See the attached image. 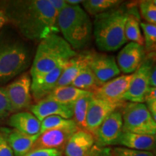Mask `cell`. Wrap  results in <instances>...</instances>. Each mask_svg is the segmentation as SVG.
I'll use <instances>...</instances> for the list:
<instances>
[{"label": "cell", "instance_id": "obj_1", "mask_svg": "<svg viewBox=\"0 0 156 156\" xmlns=\"http://www.w3.org/2000/svg\"><path fill=\"white\" fill-rule=\"evenodd\" d=\"M8 23L23 36L30 41H41L51 34L59 32L57 15L48 0H14L4 2Z\"/></svg>", "mask_w": 156, "mask_h": 156}, {"label": "cell", "instance_id": "obj_2", "mask_svg": "<svg viewBox=\"0 0 156 156\" xmlns=\"http://www.w3.org/2000/svg\"><path fill=\"white\" fill-rule=\"evenodd\" d=\"M129 7L130 3H122L119 7L94 17L93 34L99 50L116 51L128 42L124 30Z\"/></svg>", "mask_w": 156, "mask_h": 156}, {"label": "cell", "instance_id": "obj_3", "mask_svg": "<svg viewBox=\"0 0 156 156\" xmlns=\"http://www.w3.org/2000/svg\"><path fill=\"white\" fill-rule=\"evenodd\" d=\"M77 52L58 34H51L43 39L37 47L33 60L30 75L37 78L66 64Z\"/></svg>", "mask_w": 156, "mask_h": 156}, {"label": "cell", "instance_id": "obj_4", "mask_svg": "<svg viewBox=\"0 0 156 156\" xmlns=\"http://www.w3.org/2000/svg\"><path fill=\"white\" fill-rule=\"evenodd\" d=\"M57 25L62 37L74 50H82L90 41L93 22L80 5H67L58 13Z\"/></svg>", "mask_w": 156, "mask_h": 156}, {"label": "cell", "instance_id": "obj_5", "mask_svg": "<svg viewBox=\"0 0 156 156\" xmlns=\"http://www.w3.org/2000/svg\"><path fill=\"white\" fill-rule=\"evenodd\" d=\"M31 61L30 50L19 41L0 43V85L22 75Z\"/></svg>", "mask_w": 156, "mask_h": 156}, {"label": "cell", "instance_id": "obj_6", "mask_svg": "<svg viewBox=\"0 0 156 156\" xmlns=\"http://www.w3.org/2000/svg\"><path fill=\"white\" fill-rule=\"evenodd\" d=\"M122 132L156 135V122L144 103L125 102L121 107Z\"/></svg>", "mask_w": 156, "mask_h": 156}, {"label": "cell", "instance_id": "obj_7", "mask_svg": "<svg viewBox=\"0 0 156 156\" xmlns=\"http://www.w3.org/2000/svg\"><path fill=\"white\" fill-rule=\"evenodd\" d=\"M156 62V52L146 54L140 67L133 73L129 88L124 95L125 102L145 103V98L151 87L152 68Z\"/></svg>", "mask_w": 156, "mask_h": 156}, {"label": "cell", "instance_id": "obj_8", "mask_svg": "<svg viewBox=\"0 0 156 156\" xmlns=\"http://www.w3.org/2000/svg\"><path fill=\"white\" fill-rule=\"evenodd\" d=\"M5 87L11 112L13 114L23 112L32 106L31 77L30 73H24Z\"/></svg>", "mask_w": 156, "mask_h": 156}, {"label": "cell", "instance_id": "obj_9", "mask_svg": "<svg viewBox=\"0 0 156 156\" xmlns=\"http://www.w3.org/2000/svg\"><path fill=\"white\" fill-rule=\"evenodd\" d=\"M124 103H111L93 95L87 111L85 130L95 136L103 121L112 113L119 109Z\"/></svg>", "mask_w": 156, "mask_h": 156}, {"label": "cell", "instance_id": "obj_10", "mask_svg": "<svg viewBox=\"0 0 156 156\" xmlns=\"http://www.w3.org/2000/svg\"><path fill=\"white\" fill-rule=\"evenodd\" d=\"M120 108L112 113L101 124L94 136L96 145L99 147L116 145L122 133L123 119Z\"/></svg>", "mask_w": 156, "mask_h": 156}, {"label": "cell", "instance_id": "obj_11", "mask_svg": "<svg viewBox=\"0 0 156 156\" xmlns=\"http://www.w3.org/2000/svg\"><path fill=\"white\" fill-rule=\"evenodd\" d=\"M133 74L122 75L103 84L93 93L94 97L111 103H124V96L129 88Z\"/></svg>", "mask_w": 156, "mask_h": 156}, {"label": "cell", "instance_id": "obj_12", "mask_svg": "<svg viewBox=\"0 0 156 156\" xmlns=\"http://www.w3.org/2000/svg\"><path fill=\"white\" fill-rule=\"evenodd\" d=\"M78 129H80L78 126H72L51 129L43 132L40 134L31 151L38 149H55L64 153V147L68 140Z\"/></svg>", "mask_w": 156, "mask_h": 156}, {"label": "cell", "instance_id": "obj_13", "mask_svg": "<svg viewBox=\"0 0 156 156\" xmlns=\"http://www.w3.org/2000/svg\"><path fill=\"white\" fill-rule=\"evenodd\" d=\"M143 46L134 42H129L119 51L116 62L120 72L126 75L133 74L140 67L146 55Z\"/></svg>", "mask_w": 156, "mask_h": 156}, {"label": "cell", "instance_id": "obj_14", "mask_svg": "<svg viewBox=\"0 0 156 156\" xmlns=\"http://www.w3.org/2000/svg\"><path fill=\"white\" fill-rule=\"evenodd\" d=\"M89 67L101 84H104L120 74V69L114 56L94 51Z\"/></svg>", "mask_w": 156, "mask_h": 156}, {"label": "cell", "instance_id": "obj_15", "mask_svg": "<svg viewBox=\"0 0 156 156\" xmlns=\"http://www.w3.org/2000/svg\"><path fill=\"white\" fill-rule=\"evenodd\" d=\"M65 64L41 77L31 79V95L36 103L46 98L57 87Z\"/></svg>", "mask_w": 156, "mask_h": 156}, {"label": "cell", "instance_id": "obj_16", "mask_svg": "<svg viewBox=\"0 0 156 156\" xmlns=\"http://www.w3.org/2000/svg\"><path fill=\"white\" fill-rule=\"evenodd\" d=\"M94 51L93 50L81 51L70 58L65 64L63 72L58 81L57 87L71 85L78 75L85 67L89 66Z\"/></svg>", "mask_w": 156, "mask_h": 156}, {"label": "cell", "instance_id": "obj_17", "mask_svg": "<svg viewBox=\"0 0 156 156\" xmlns=\"http://www.w3.org/2000/svg\"><path fill=\"white\" fill-rule=\"evenodd\" d=\"M30 112L36 117L41 122L44 119L51 116H59L67 119H73V108L63 105L56 101L45 98L29 108Z\"/></svg>", "mask_w": 156, "mask_h": 156}, {"label": "cell", "instance_id": "obj_18", "mask_svg": "<svg viewBox=\"0 0 156 156\" xmlns=\"http://www.w3.org/2000/svg\"><path fill=\"white\" fill-rule=\"evenodd\" d=\"M0 131L5 136L14 156L26 155L31 151L40 135V133L36 135H29L12 128L1 127Z\"/></svg>", "mask_w": 156, "mask_h": 156}, {"label": "cell", "instance_id": "obj_19", "mask_svg": "<svg viewBox=\"0 0 156 156\" xmlns=\"http://www.w3.org/2000/svg\"><path fill=\"white\" fill-rule=\"evenodd\" d=\"M95 145L94 136L84 129H78L66 144L64 156H86Z\"/></svg>", "mask_w": 156, "mask_h": 156}, {"label": "cell", "instance_id": "obj_20", "mask_svg": "<svg viewBox=\"0 0 156 156\" xmlns=\"http://www.w3.org/2000/svg\"><path fill=\"white\" fill-rule=\"evenodd\" d=\"M116 145L136 151L153 152L156 147V135L122 132Z\"/></svg>", "mask_w": 156, "mask_h": 156}, {"label": "cell", "instance_id": "obj_21", "mask_svg": "<svg viewBox=\"0 0 156 156\" xmlns=\"http://www.w3.org/2000/svg\"><path fill=\"white\" fill-rule=\"evenodd\" d=\"M7 124L12 129L29 135H36L41 131V122L30 112L23 111L11 114Z\"/></svg>", "mask_w": 156, "mask_h": 156}, {"label": "cell", "instance_id": "obj_22", "mask_svg": "<svg viewBox=\"0 0 156 156\" xmlns=\"http://www.w3.org/2000/svg\"><path fill=\"white\" fill-rule=\"evenodd\" d=\"M140 17L137 3H130L129 12L125 24V36L127 41L134 42L144 46V38L142 36Z\"/></svg>", "mask_w": 156, "mask_h": 156}, {"label": "cell", "instance_id": "obj_23", "mask_svg": "<svg viewBox=\"0 0 156 156\" xmlns=\"http://www.w3.org/2000/svg\"><path fill=\"white\" fill-rule=\"evenodd\" d=\"M87 93L72 85L56 87L46 98L73 108L76 101Z\"/></svg>", "mask_w": 156, "mask_h": 156}, {"label": "cell", "instance_id": "obj_24", "mask_svg": "<svg viewBox=\"0 0 156 156\" xmlns=\"http://www.w3.org/2000/svg\"><path fill=\"white\" fill-rule=\"evenodd\" d=\"M72 86L77 87L82 90L94 93L96 90L102 85L95 77L94 73L87 66L78 75L71 84Z\"/></svg>", "mask_w": 156, "mask_h": 156}, {"label": "cell", "instance_id": "obj_25", "mask_svg": "<svg viewBox=\"0 0 156 156\" xmlns=\"http://www.w3.org/2000/svg\"><path fill=\"white\" fill-rule=\"evenodd\" d=\"M93 98V93L88 92L80 98L74 105L73 119L80 129L85 130L87 111Z\"/></svg>", "mask_w": 156, "mask_h": 156}, {"label": "cell", "instance_id": "obj_26", "mask_svg": "<svg viewBox=\"0 0 156 156\" xmlns=\"http://www.w3.org/2000/svg\"><path fill=\"white\" fill-rule=\"evenodd\" d=\"M123 3L119 0H86L84 1L83 9L89 15L95 16L119 7Z\"/></svg>", "mask_w": 156, "mask_h": 156}, {"label": "cell", "instance_id": "obj_27", "mask_svg": "<svg viewBox=\"0 0 156 156\" xmlns=\"http://www.w3.org/2000/svg\"><path fill=\"white\" fill-rule=\"evenodd\" d=\"M77 126L73 119H67L59 116H51L44 119L41 122L40 134L51 129Z\"/></svg>", "mask_w": 156, "mask_h": 156}, {"label": "cell", "instance_id": "obj_28", "mask_svg": "<svg viewBox=\"0 0 156 156\" xmlns=\"http://www.w3.org/2000/svg\"><path fill=\"white\" fill-rule=\"evenodd\" d=\"M137 5L140 17L145 23L156 25V5L153 0L138 2Z\"/></svg>", "mask_w": 156, "mask_h": 156}, {"label": "cell", "instance_id": "obj_29", "mask_svg": "<svg viewBox=\"0 0 156 156\" xmlns=\"http://www.w3.org/2000/svg\"><path fill=\"white\" fill-rule=\"evenodd\" d=\"M140 27L143 33L144 47L147 53V51L156 43V25L141 22Z\"/></svg>", "mask_w": 156, "mask_h": 156}, {"label": "cell", "instance_id": "obj_30", "mask_svg": "<svg viewBox=\"0 0 156 156\" xmlns=\"http://www.w3.org/2000/svg\"><path fill=\"white\" fill-rule=\"evenodd\" d=\"M113 156H154L150 151H140L124 147L112 148Z\"/></svg>", "mask_w": 156, "mask_h": 156}, {"label": "cell", "instance_id": "obj_31", "mask_svg": "<svg viewBox=\"0 0 156 156\" xmlns=\"http://www.w3.org/2000/svg\"><path fill=\"white\" fill-rule=\"evenodd\" d=\"M12 114L10 106L5 90V87H0V122L7 118Z\"/></svg>", "mask_w": 156, "mask_h": 156}, {"label": "cell", "instance_id": "obj_32", "mask_svg": "<svg viewBox=\"0 0 156 156\" xmlns=\"http://www.w3.org/2000/svg\"><path fill=\"white\" fill-rule=\"evenodd\" d=\"M25 156H64V153L55 149H38L30 151Z\"/></svg>", "mask_w": 156, "mask_h": 156}, {"label": "cell", "instance_id": "obj_33", "mask_svg": "<svg viewBox=\"0 0 156 156\" xmlns=\"http://www.w3.org/2000/svg\"><path fill=\"white\" fill-rule=\"evenodd\" d=\"M86 156H113L112 148L110 147H99L95 145Z\"/></svg>", "mask_w": 156, "mask_h": 156}, {"label": "cell", "instance_id": "obj_34", "mask_svg": "<svg viewBox=\"0 0 156 156\" xmlns=\"http://www.w3.org/2000/svg\"><path fill=\"white\" fill-rule=\"evenodd\" d=\"M0 156H14L10 146L2 132L0 131Z\"/></svg>", "mask_w": 156, "mask_h": 156}, {"label": "cell", "instance_id": "obj_35", "mask_svg": "<svg viewBox=\"0 0 156 156\" xmlns=\"http://www.w3.org/2000/svg\"><path fill=\"white\" fill-rule=\"evenodd\" d=\"M48 2L57 13L60 12L68 5L66 0H48Z\"/></svg>", "mask_w": 156, "mask_h": 156}, {"label": "cell", "instance_id": "obj_36", "mask_svg": "<svg viewBox=\"0 0 156 156\" xmlns=\"http://www.w3.org/2000/svg\"><path fill=\"white\" fill-rule=\"evenodd\" d=\"M146 106H147L148 110L151 113L153 119L156 122V101H149L146 102Z\"/></svg>", "mask_w": 156, "mask_h": 156}, {"label": "cell", "instance_id": "obj_37", "mask_svg": "<svg viewBox=\"0 0 156 156\" xmlns=\"http://www.w3.org/2000/svg\"><path fill=\"white\" fill-rule=\"evenodd\" d=\"M149 101H156V87H150L147 94H146L145 102Z\"/></svg>", "mask_w": 156, "mask_h": 156}, {"label": "cell", "instance_id": "obj_38", "mask_svg": "<svg viewBox=\"0 0 156 156\" xmlns=\"http://www.w3.org/2000/svg\"><path fill=\"white\" fill-rule=\"evenodd\" d=\"M7 23H8V19H7L5 9L0 6V30Z\"/></svg>", "mask_w": 156, "mask_h": 156}, {"label": "cell", "instance_id": "obj_39", "mask_svg": "<svg viewBox=\"0 0 156 156\" xmlns=\"http://www.w3.org/2000/svg\"><path fill=\"white\" fill-rule=\"evenodd\" d=\"M151 87H156V62L152 68L151 75Z\"/></svg>", "mask_w": 156, "mask_h": 156}, {"label": "cell", "instance_id": "obj_40", "mask_svg": "<svg viewBox=\"0 0 156 156\" xmlns=\"http://www.w3.org/2000/svg\"><path fill=\"white\" fill-rule=\"evenodd\" d=\"M83 0H66L67 5L70 6L80 5V4H83Z\"/></svg>", "mask_w": 156, "mask_h": 156}, {"label": "cell", "instance_id": "obj_41", "mask_svg": "<svg viewBox=\"0 0 156 156\" xmlns=\"http://www.w3.org/2000/svg\"><path fill=\"white\" fill-rule=\"evenodd\" d=\"M149 52H156V43L153 45V46H152L151 48H150L149 50L147 51V53H149Z\"/></svg>", "mask_w": 156, "mask_h": 156}, {"label": "cell", "instance_id": "obj_42", "mask_svg": "<svg viewBox=\"0 0 156 156\" xmlns=\"http://www.w3.org/2000/svg\"><path fill=\"white\" fill-rule=\"evenodd\" d=\"M152 153H153V155H154V156H156V147H155V149L154 150V151L152 152Z\"/></svg>", "mask_w": 156, "mask_h": 156}, {"label": "cell", "instance_id": "obj_43", "mask_svg": "<svg viewBox=\"0 0 156 156\" xmlns=\"http://www.w3.org/2000/svg\"><path fill=\"white\" fill-rule=\"evenodd\" d=\"M153 3L155 4V5H156V0H153Z\"/></svg>", "mask_w": 156, "mask_h": 156}]
</instances>
